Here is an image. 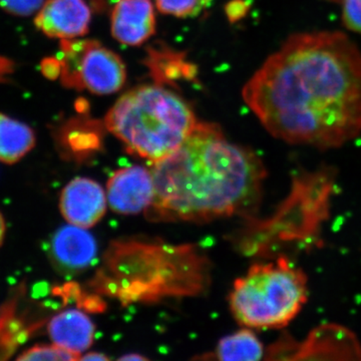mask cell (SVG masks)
<instances>
[{"instance_id":"6da1fadb","label":"cell","mask_w":361,"mask_h":361,"mask_svg":"<svg viewBox=\"0 0 361 361\" xmlns=\"http://www.w3.org/2000/svg\"><path fill=\"white\" fill-rule=\"evenodd\" d=\"M272 137L337 149L361 134V51L346 33L289 35L242 90Z\"/></svg>"},{"instance_id":"7a4b0ae2","label":"cell","mask_w":361,"mask_h":361,"mask_svg":"<svg viewBox=\"0 0 361 361\" xmlns=\"http://www.w3.org/2000/svg\"><path fill=\"white\" fill-rule=\"evenodd\" d=\"M155 195L152 221L209 222L239 215L254 218L266 169L255 152L228 141L214 123H198L177 151L151 169Z\"/></svg>"},{"instance_id":"3957f363","label":"cell","mask_w":361,"mask_h":361,"mask_svg":"<svg viewBox=\"0 0 361 361\" xmlns=\"http://www.w3.org/2000/svg\"><path fill=\"white\" fill-rule=\"evenodd\" d=\"M198 123L182 97L159 85L126 92L104 118L128 151L153 163L177 151Z\"/></svg>"},{"instance_id":"277c9868","label":"cell","mask_w":361,"mask_h":361,"mask_svg":"<svg viewBox=\"0 0 361 361\" xmlns=\"http://www.w3.org/2000/svg\"><path fill=\"white\" fill-rule=\"evenodd\" d=\"M307 278L288 259L251 266L234 282L229 301L235 319L249 329H279L307 301Z\"/></svg>"},{"instance_id":"5b68a950","label":"cell","mask_w":361,"mask_h":361,"mask_svg":"<svg viewBox=\"0 0 361 361\" xmlns=\"http://www.w3.org/2000/svg\"><path fill=\"white\" fill-rule=\"evenodd\" d=\"M61 49L59 77L68 89L103 96L125 85L127 71L122 59L97 40L63 39Z\"/></svg>"},{"instance_id":"8992f818","label":"cell","mask_w":361,"mask_h":361,"mask_svg":"<svg viewBox=\"0 0 361 361\" xmlns=\"http://www.w3.org/2000/svg\"><path fill=\"white\" fill-rule=\"evenodd\" d=\"M155 195L153 174L141 166L121 169L114 173L106 186V200L111 210L134 215L147 210Z\"/></svg>"},{"instance_id":"52a82bcc","label":"cell","mask_w":361,"mask_h":361,"mask_svg":"<svg viewBox=\"0 0 361 361\" xmlns=\"http://www.w3.org/2000/svg\"><path fill=\"white\" fill-rule=\"evenodd\" d=\"M96 239L85 228L75 225L59 228L49 241V257L63 275L84 272L97 258Z\"/></svg>"},{"instance_id":"ba28073f","label":"cell","mask_w":361,"mask_h":361,"mask_svg":"<svg viewBox=\"0 0 361 361\" xmlns=\"http://www.w3.org/2000/svg\"><path fill=\"white\" fill-rule=\"evenodd\" d=\"M92 13L85 0H47L35 26L51 39H73L89 32Z\"/></svg>"},{"instance_id":"9c48e42d","label":"cell","mask_w":361,"mask_h":361,"mask_svg":"<svg viewBox=\"0 0 361 361\" xmlns=\"http://www.w3.org/2000/svg\"><path fill=\"white\" fill-rule=\"evenodd\" d=\"M59 208L70 224L89 229L106 213V193L99 183L87 178H75L61 192Z\"/></svg>"},{"instance_id":"30bf717a","label":"cell","mask_w":361,"mask_h":361,"mask_svg":"<svg viewBox=\"0 0 361 361\" xmlns=\"http://www.w3.org/2000/svg\"><path fill=\"white\" fill-rule=\"evenodd\" d=\"M111 35L121 44L137 47L155 33V9L151 0H120L111 18Z\"/></svg>"},{"instance_id":"8fae6325","label":"cell","mask_w":361,"mask_h":361,"mask_svg":"<svg viewBox=\"0 0 361 361\" xmlns=\"http://www.w3.org/2000/svg\"><path fill=\"white\" fill-rule=\"evenodd\" d=\"M94 331L96 327L89 316L77 310L59 313L49 324V334L54 344L78 355L90 348Z\"/></svg>"},{"instance_id":"7c38bea8","label":"cell","mask_w":361,"mask_h":361,"mask_svg":"<svg viewBox=\"0 0 361 361\" xmlns=\"http://www.w3.org/2000/svg\"><path fill=\"white\" fill-rule=\"evenodd\" d=\"M35 142L37 137L30 126L0 113V161L18 163L35 148Z\"/></svg>"},{"instance_id":"4fadbf2b","label":"cell","mask_w":361,"mask_h":361,"mask_svg":"<svg viewBox=\"0 0 361 361\" xmlns=\"http://www.w3.org/2000/svg\"><path fill=\"white\" fill-rule=\"evenodd\" d=\"M264 355V348L250 329H241L221 339L214 358L223 361H255Z\"/></svg>"},{"instance_id":"5bb4252c","label":"cell","mask_w":361,"mask_h":361,"mask_svg":"<svg viewBox=\"0 0 361 361\" xmlns=\"http://www.w3.org/2000/svg\"><path fill=\"white\" fill-rule=\"evenodd\" d=\"M147 66L157 82H169L187 78L192 80L195 75L193 66L187 63L184 56L168 49H152L149 52Z\"/></svg>"},{"instance_id":"9a60e30c","label":"cell","mask_w":361,"mask_h":361,"mask_svg":"<svg viewBox=\"0 0 361 361\" xmlns=\"http://www.w3.org/2000/svg\"><path fill=\"white\" fill-rule=\"evenodd\" d=\"M80 355L68 350V349L56 345H37L27 349L20 356H18V360L25 361H75L80 360Z\"/></svg>"},{"instance_id":"2e32d148","label":"cell","mask_w":361,"mask_h":361,"mask_svg":"<svg viewBox=\"0 0 361 361\" xmlns=\"http://www.w3.org/2000/svg\"><path fill=\"white\" fill-rule=\"evenodd\" d=\"M206 0H156L157 7L161 13L189 18L201 13Z\"/></svg>"},{"instance_id":"e0dca14e","label":"cell","mask_w":361,"mask_h":361,"mask_svg":"<svg viewBox=\"0 0 361 361\" xmlns=\"http://www.w3.org/2000/svg\"><path fill=\"white\" fill-rule=\"evenodd\" d=\"M341 9L342 25L350 32L361 35V0H322Z\"/></svg>"},{"instance_id":"ac0fdd59","label":"cell","mask_w":361,"mask_h":361,"mask_svg":"<svg viewBox=\"0 0 361 361\" xmlns=\"http://www.w3.org/2000/svg\"><path fill=\"white\" fill-rule=\"evenodd\" d=\"M45 0H0V8L6 13L27 18L39 13Z\"/></svg>"},{"instance_id":"d6986e66","label":"cell","mask_w":361,"mask_h":361,"mask_svg":"<svg viewBox=\"0 0 361 361\" xmlns=\"http://www.w3.org/2000/svg\"><path fill=\"white\" fill-rule=\"evenodd\" d=\"M14 71V63L11 59L0 56V82L7 80Z\"/></svg>"},{"instance_id":"ffe728a7","label":"cell","mask_w":361,"mask_h":361,"mask_svg":"<svg viewBox=\"0 0 361 361\" xmlns=\"http://www.w3.org/2000/svg\"><path fill=\"white\" fill-rule=\"evenodd\" d=\"M109 358L103 353H87L84 356H80V360H108Z\"/></svg>"},{"instance_id":"44dd1931","label":"cell","mask_w":361,"mask_h":361,"mask_svg":"<svg viewBox=\"0 0 361 361\" xmlns=\"http://www.w3.org/2000/svg\"><path fill=\"white\" fill-rule=\"evenodd\" d=\"M6 225L4 216L0 213V246L4 243V236H6Z\"/></svg>"},{"instance_id":"7402d4cb","label":"cell","mask_w":361,"mask_h":361,"mask_svg":"<svg viewBox=\"0 0 361 361\" xmlns=\"http://www.w3.org/2000/svg\"><path fill=\"white\" fill-rule=\"evenodd\" d=\"M120 360H128V361H132V360H147V357H145V356L140 355H127L125 356H123V357L120 358Z\"/></svg>"}]
</instances>
